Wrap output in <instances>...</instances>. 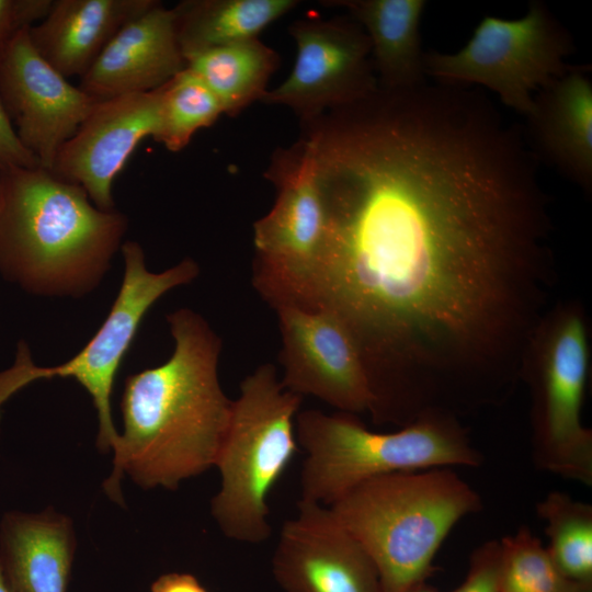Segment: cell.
Here are the masks:
<instances>
[{"mask_svg":"<svg viewBox=\"0 0 592 592\" xmlns=\"http://www.w3.org/2000/svg\"><path fill=\"white\" fill-rule=\"evenodd\" d=\"M323 237L305 310L352 333L376 424L513 391L550 308L553 221L522 129L481 89L377 88L306 132Z\"/></svg>","mask_w":592,"mask_h":592,"instance_id":"1","label":"cell"},{"mask_svg":"<svg viewBox=\"0 0 592 592\" xmlns=\"http://www.w3.org/2000/svg\"><path fill=\"white\" fill-rule=\"evenodd\" d=\"M167 319L174 339L171 356L125 380L123 432L103 483L121 504L125 473L141 488L175 490L215 466L230 420L232 400L218 377L220 339L191 309L175 310Z\"/></svg>","mask_w":592,"mask_h":592,"instance_id":"2","label":"cell"},{"mask_svg":"<svg viewBox=\"0 0 592 592\" xmlns=\"http://www.w3.org/2000/svg\"><path fill=\"white\" fill-rule=\"evenodd\" d=\"M0 273L41 296H82L99 285L127 230L78 184L41 166L0 170Z\"/></svg>","mask_w":592,"mask_h":592,"instance_id":"3","label":"cell"},{"mask_svg":"<svg viewBox=\"0 0 592 592\" xmlns=\"http://www.w3.org/2000/svg\"><path fill=\"white\" fill-rule=\"evenodd\" d=\"M374 561L383 592H406L435 571L452 528L482 500L449 467L397 471L366 480L329 505Z\"/></svg>","mask_w":592,"mask_h":592,"instance_id":"4","label":"cell"},{"mask_svg":"<svg viewBox=\"0 0 592 592\" xmlns=\"http://www.w3.org/2000/svg\"><path fill=\"white\" fill-rule=\"evenodd\" d=\"M295 432L306 452L300 500L331 505L372 478L440 467H479L482 453L460 421L429 413L392 432L368 429L356 414L320 410L297 413Z\"/></svg>","mask_w":592,"mask_h":592,"instance_id":"5","label":"cell"},{"mask_svg":"<svg viewBox=\"0 0 592 592\" xmlns=\"http://www.w3.org/2000/svg\"><path fill=\"white\" fill-rule=\"evenodd\" d=\"M301 400L282 386L270 363L240 383L215 463L220 489L210 501L227 538L262 544L272 535L267 498L298 451L295 420Z\"/></svg>","mask_w":592,"mask_h":592,"instance_id":"6","label":"cell"},{"mask_svg":"<svg viewBox=\"0 0 592 592\" xmlns=\"http://www.w3.org/2000/svg\"><path fill=\"white\" fill-rule=\"evenodd\" d=\"M591 366V328L579 301L551 306L522 363L531 394V443L542 470L592 485V431L581 412Z\"/></svg>","mask_w":592,"mask_h":592,"instance_id":"7","label":"cell"},{"mask_svg":"<svg viewBox=\"0 0 592 592\" xmlns=\"http://www.w3.org/2000/svg\"><path fill=\"white\" fill-rule=\"evenodd\" d=\"M570 32L543 2H530L519 19L483 16L468 42L454 53L425 52L424 72L436 81L485 88L523 117L535 94L572 65Z\"/></svg>","mask_w":592,"mask_h":592,"instance_id":"8","label":"cell"},{"mask_svg":"<svg viewBox=\"0 0 592 592\" xmlns=\"http://www.w3.org/2000/svg\"><path fill=\"white\" fill-rule=\"evenodd\" d=\"M122 253L125 269L119 292L102 326L77 355L64 364L42 367L33 363L29 346L20 341L13 365L0 372V410L13 394L34 380L73 378L88 391L96 410V446L102 452L113 451L118 439L111 396L115 375L143 318L162 295L189 284L200 272L192 259L160 273L150 272L144 250L136 241L124 242Z\"/></svg>","mask_w":592,"mask_h":592,"instance_id":"9","label":"cell"},{"mask_svg":"<svg viewBox=\"0 0 592 592\" xmlns=\"http://www.w3.org/2000/svg\"><path fill=\"white\" fill-rule=\"evenodd\" d=\"M265 178L274 185L275 202L253 224L255 250L252 284L274 309H304L316 274L323 237V210L314 164L305 141L278 148Z\"/></svg>","mask_w":592,"mask_h":592,"instance_id":"10","label":"cell"},{"mask_svg":"<svg viewBox=\"0 0 592 592\" xmlns=\"http://www.w3.org/2000/svg\"><path fill=\"white\" fill-rule=\"evenodd\" d=\"M296 45L289 76L261 100L292 110L300 123L362 100L378 87L371 42L349 14L293 21Z\"/></svg>","mask_w":592,"mask_h":592,"instance_id":"11","label":"cell"},{"mask_svg":"<svg viewBox=\"0 0 592 592\" xmlns=\"http://www.w3.org/2000/svg\"><path fill=\"white\" fill-rule=\"evenodd\" d=\"M275 311L282 338V386L340 412L368 413L373 399L365 366L344 322L323 309L284 306Z\"/></svg>","mask_w":592,"mask_h":592,"instance_id":"12","label":"cell"},{"mask_svg":"<svg viewBox=\"0 0 592 592\" xmlns=\"http://www.w3.org/2000/svg\"><path fill=\"white\" fill-rule=\"evenodd\" d=\"M29 29L16 34L0 57V102L21 144L50 170L98 101L36 52Z\"/></svg>","mask_w":592,"mask_h":592,"instance_id":"13","label":"cell"},{"mask_svg":"<svg viewBox=\"0 0 592 592\" xmlns=\"http://www.w3.org/2000/svg\"><path fill=\"white\" fill-rule=\"evenodd\" d=\"M297 508L271 562L284 592H383L374 561L329 506L299 500Z\"/></svg>","mask_w":592,"mask_h":592,"instance_id":"14","label":"cell"},{"mask_svg":"<svg viewBox=\"0 0 592 592\" xmlns=\"http://www.w3.org/2000/svg\"><path fill=\"white\" fill-rule=\"evenodd\" d=\"M159 102V89L98 101L50 170L80 185L98 208L114 210V179L138 144L156 135Z\"/></svg>","mask_w":592,"mask_h":592,"instance_id":"15","label":"cell"},{"mask_svg":"<svg viewBox=\"0 0 592 592\" xmlns=\"http://www.w3.org/2000/svg\"><path fill=\"white\" fill-rule=\"evenodd\" d=\"M185 67L173 11L158 1L118 30L78 87L96 101L150 92Z\"/></svg>","mask_w":592,"mask_h":592,"instance_id":"16","label":"cell"},{"mask_svg":"<svg viewBox=\"0 0 592 592\" xmlns=\"http://www.w3.org/2000/svg\"><path fill=\"white\" fill-rule=\"evenodd\" d=\"M527 144L587 194L592 191V80L590 67L572 65L540 89L524 117Z\"/></svg>","mask_w":592,"mask_h":592,"instance_id":"17","label":"cell"},{"mask_svg":"<svg viewBox=\"0 0 592 592\" xmlns=\"http://www.w3.org/2000/svg\"><path fill=\"white\" fill-rule=\"evenodd\" d=\"M157 0H53L27 31L36 52L65 78L88 71L110 39Z\"/></svg>","mask_w":592,"mask_h":592,"instance_id":"18","label":"cell"},{"mask_svg":"<svg viewBox=\"0 0 592 592\" xmlns=\"http://www.w3.org/2000/svg\"><path fill=\"white\" fill-rule=\"evenodd\" d=\"M76 545L72 521L53 508L0 523V560L21 592H67Z\"/></svg>","mask_w":592,"mask_h":592,"instance_id":"19","label":"cell"},{"mask_svg":"<svg viewBox=\"0 0 592 592\" xmlns=\"http://www.w3.org/2000/svg\"><path fill=\"white\" fill-rule=\"evenodd\" d=\"M361 24L371 42L378 86L405 89L426 80L420 26L424 0H329Z\"/></svg>","mask_w":592,"mask_h":592,"instance_id":"20","label":"cell"},{"mask_svg":"<svg viewBox=\"0 0 592 592\" xmlns=\"http://www.w3.org/2000/svg\"><path fill=\"white\" fill-rule=\"evenodd\" d=\"M297 0H183L173 9L184 58L259 38L260 33L298 5Z\"/></svg>","mask_w":592,"mask_h":592,"instance_id":"21","label":"cell"},{"mask_svg":"<svg viewBox=\"0 0 592 592\" xmlns=\"http://www.w3.org/2000/svg\"><path fill=\"white\" fill-rule=\"evenodd\" d=\"M185 61L228 116H237L253 102H261L270 78L280 67L278 54L259 38L202 52Z\"/></svg>","mask_w":592,"mask_h":592,"instance_id":"22","label":"cell"},{"mask_svg":"<svg viewBox=\"0 0 592 592\" xmlns=\"http://www.w3.org/2000/svg\"><path fill=\"white\" fill-rule=\"evenodd\" d=\"M545 522L546 547L569 580L592 588V505L562 491H550L536 505Z\"/></svg>","mask_w":592,"mask_h":592,"instance_id":"23","label":"cell"},{"mask_svg":"<svg viewBox=\"0 0 592 592\" xmlns=\"http://www.w3.org/2000/svg\"><path fill=\"white\" fill-rule=\"evenodd\" d=\"M159 90V122L152 139L169 151L185 148L197 130L224 114L214 93L186 67Z\"/></svg>","mask_w":592,"mask_h":592,"instance_id":"24","label":"cell"},{"mask_svg":"<svg viewBox=\"0 0 592 592\" xmlns=\"http://www.w3.org/2000/svg\"><path fill=\"white\" fill-rule=\"evenodd\" d=\"M500 592H592L566 578L540 539L522 525L500 539Z\"/></svg>","mask_w":592,"mask_h":592,"instance_id":"25","label":"cell"},{"mask_svg":"<svg viewBox=\"0 0 592 592\" xmlns=\"http://www.w3.org/2000/svg\"><path fill=\"white\" fill-rule=\"evenodd\" d=\"M500 539L487 540L470 555L465 580L453 592H500Z\"/></svg>","mask_w":592,"mask_h":592,"instance_id":"26","label":"cell"},{"mask_svg":"<svg viewBox=\"0 0 592 592\" xmlns=\"http://www.w3.org/2000/svg\"><path fill=\"white\" fill-rule=\"evenodd\" d=\"M53 0H0V57L21 31L43 20Z\"/></svg>","mask_w":592,"mask_h":592,"instance_id":"27","label":"cell"},{"mask_svg":"<svg viewBox=\"0 0 592 592\" xmlns=\"http://www.w3.org/2000/svg\"><path fill=\"white\" fill-rule=\"evenodd\" d=\"M39 163L19 140L0 102V170L10 167L34 168Z\"/></svg>","mask_w":592,"mask_h":592,"instance_id":"28","label":"cell"},{"mask_svg":"<svg viewBox=\"0 0 592 592\" xmlns=\"http://www.w3.org/2000/svg\"><path fill=\"white\" fill-rule=\"evenodd\" d=\"M151 592H207L200 580L187 572H169L158 577L150 587Z\"/></svg>","mask_w":592,"mask_h":592,"instance_id":"29","label":"cell"},{"mask_svg":"<svg viewBox=\"0 0 592 592\" xmlns=\"http://www.w3.org/2000/svg\"><path fill=\"white\" fill-rule=\"evenodd\" d=\"M0 592H21L8 576L0 560Z\"/></svg>","mask_w":592,"mask_h":592,"instance_id":"30","label":"cell"},{"mask_svg":"<svg viewBox=\"0 0 592 592\" xmlns=\"http://www.w3.org/2000/svg\"><path fill=\"white\" fill-rule=\"evenodd\" d=\"M406 592H441V591L434 588L433 585L429 584L426 581H424L412 587Z\"/></svg>","mask_w":592,"mask_h":592,"instance_id":"31","label":"cell"},{"mask_svg":"<svg viewBox=\"0 0 592 592\" xmlns=\"http://www.w3.org/2000/svg\"><path fill=\"white\" fill-rule=\"evenodd\" d=\"M0 203H1V189H0Z\"/></svg>","mask_w":592,"mask_h":592,"instance_id":"32","label":"cell"}]
</instances>
